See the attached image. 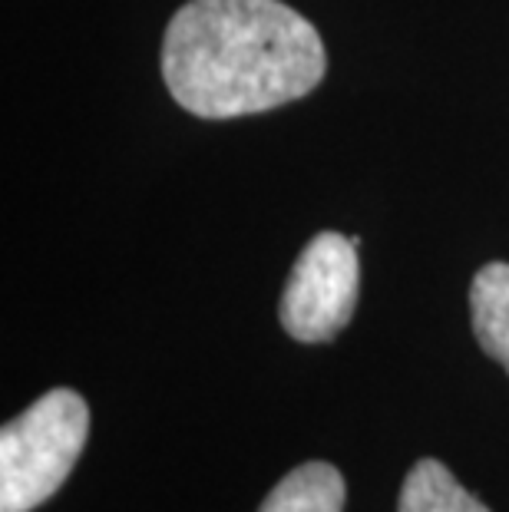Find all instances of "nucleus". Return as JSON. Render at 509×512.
<instances>
[{
  "mask_svg": "<svg viewBox=\"0 0 509 512\" xmlns=\"http://www.w3.org/2000/svg\"><path fill=\"white\" fill-rule=\"evenodd\" d=\"M400 512H490L440 460H420L400 489Z\"/></svg>",
  "mask_w": 509,
  "mask_h": 512,
  "instance_id": "obj_6",
  "label": "nucleus"
},
{
  "mask_svg": "<svg viewBox=\"0 0 509 512\" xmlns=\"http://www.w3.org/2000/svg\"><path fill=\"white\" fill-rule=\"evenodd\" d=\"M470 318L483 354L493 357L509 374V265L506 261H490V265L476 271L470 285Z\"/></svg>",
  "mask_w": 509,
  "mask_h": 512,
  "instance_id": "obj_4",
  "label": "nucleus"
},
{
  "mask_svg": "<svg viewBox=\"0 0 509 512\" xmlns=\"http://www.w3.org/2000/svg\"><path fill=\"white\" fill-rule=\"evenodd\" d=\"M357 242L341 232H318L285 281L278 318L295 341L324 344L348 328L357 308Z\"/></svg>",
  "mask_w": 509,
  "mask_h": 512,
  "instance_id": "obj_3",
  "label": "nucleus"
},
{
  "mask_svg": "<svg viewBox=\"0 0 509 512\" xmlns=\"http://www.w3.org/2000/svg\"><path fill=\"white\" fill-rule=\"evenodd\" d=\"M90 407L57 387L0 430V512H30L57 493L80 460Z\"/></svg>",
  "mask_w": 509,
  "mask_h": 512,
  "instance_id": "obj_2",
  "label": "nucleus"
},
{
  "mask_svg": "<svg viewBox=\"0 0 509 512\" xmlns=\"http://www.w3.org/2000/svg\"><path fill=\"white\" fill-rule=\"evenodd\" d=\"M344 476L331 463H305L268 493L258 512H341Z\"/></svg>",
  "mask_w": 509,
  "mask_h": 512,
  "instance_id": "obj_5",
  "label": "nucleus"
},
{
  "mask_svg": "<svg viewBox=\"0 0 509 512\" xmlns=\"http://www.w3.org/2000/svg\"><path fill=\"white\" fill-rule=\"evenodd\" d=\"M328 70L321 34L281 0H189L162 37V80L199 119L295 103Z\"/></svg>",
  "mask_w": 509,
  "mask_h": 512,
  "instance_id": "obj_1",
  "label": "nucleus"
}]
</instances>
